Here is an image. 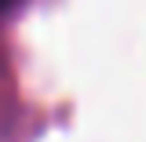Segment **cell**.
Wrapping results in <instances>:
<instances>
[{"instance_id": "6da1fadb", "label": "cell", "mask_w": 146, "mask_h": 142, "mask_svg": "<svg viewBox=\"0 0 146 142\" xmlns=\"http://www.w3.org/2000/svg\"><path fill=\"white\" fill-rule=\"evenodd\" d=\"M7 4H11V0H0V7H7Z\"/></svg>"}]
</instances>
